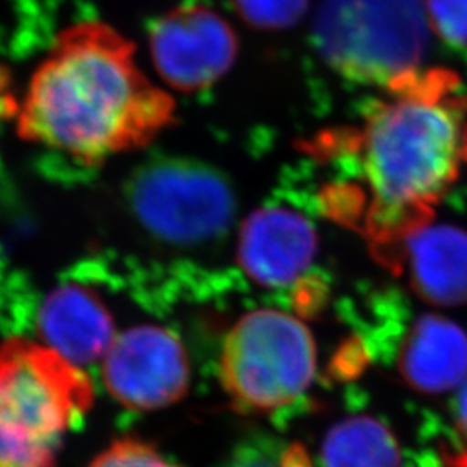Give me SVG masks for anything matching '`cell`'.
Segmentation results:
<instances>
[{
    "label": "cell",
    "mask_w": 467,
    "mask_h": 467,
    "mask_svg": "<svg viewBox=\"0 0 467 467\" xmlns=\"http://www.w3.org/2000/svg\"><path fill=\"white\" fill-rule=\"evenodd\" d=\"M177 104L111 25L78 21L56 35L17 106V134L84 163L140 150L175 121Z\"/></svg>",
    "instance_id": "cell-1"
},
{
    "label": "cell",
    "mask_w": 467,
    "mask_h": 467,
    "mask_svg": "<svg viewBox=\"0 0 467 467\" xmlns=\"http://www.w3.org/2000/svg\"><path fill=\"white\" fill-rule=\"evenodd\" d=\"M357 161L376 241L401 243L430 222L467 163V106L451 80L414 75L391 87L357 135Z\"/></svg>",
    "instance_id": "cell-2"
},
{
    "label": "cell",
    "mask_w": 467,
    "mask_h": 467,
    "mask_svg": "<svg viewBox=\"0 0 467 467\" xmlns=\"http://www.w3.org/2000/svg\"><path fill=\"white\" fill-rule=\"evenodd\" d=\"M94 403L88 376L23 337L0 347V467H57L69 428Z\"/></svg>",
    "instance_id": "cell-3"
},
{
    "label": "cell",
    "mask_w": 467,
    "mask_h": 467,
    "mask_svg": "<svg viewBox=\"0 0 467 467\" xmlns=\"http://www.w3.org/2000/svg\"><path fill=\"white\" fill-rule=\"evenodd\" d=\"M428 30L424 0H324L316 36L341 75L391 88L418 75Z\"/></svg>",
    "instance_id": "cell-4"
},
{
    "label": "cell",
    "mask_w": 467,
    "mask_h": 467,
    "mask_svg": "<svg viewBox=\"0 0 467 467\" xmlns=\"http://www.w3.org/2000/svg\"><path fill=\"white\" fill-rule=\"evenodd\" d=\"M316 368V339L306 324L289 312L260 308L227 334L218 370L237 410L268 414L298 400Z\"/></svg>",
    "instance_id": "cell-5"
},
{
    "label": "cell",
    "mask_w": 467,
    "mask_h": 467,
    "mask_svg": "<svg viewBox=\"0 0 467 467\" xmlns=\"http://www.w3.org/2000/svg\"><path fill=\"white\" fill-rule=\"evenodd\" d=\"M135 215L173 244H198L223 233L234 217L231 187L194 163H160L142 171L132 189Z\"/></svg>",
    "instance_id": "cell-6"
},
{
    "label": "cell",
    "mask_w": 467,
    "mask_h": 467,
    "mask_svg": "<svg viewBox=\"0 0 467 467\" xmlns=\"http://www.w3.org/2000/svg\"><path fill=\"white\" fill-rule=\"evenodd\" d=\"M239 52L229 21L204 4H184L150 32V61L168 88L192 94L210 88L234 67Z\"/></svg>",
    "instance_id": "cell-7"
},
{
    "label": "cell",
    "mask_w": 467,
    "mask_h": 467,
    "mask_svg": "<svg viewBox=\"0 0 467 467\" xmlns=\"http://www.w3.org/2000/svg\"><path fill=\"white\" fill-rule=\"evenodd\" d=\"M102 376L111 397L123 407L158 410L184 399L191 368L177 334L158 326H139L113 341Z\"/></svg>",
    "instance_id": "cell-8"
},
{
    "label": "cell",
    "mask_w": 467,
    "mask_h": 467,
    "mask_svg": "<svg viewBox=\"0 0 467 467\" xmlns=\"http://www.w3.org/2000/svg\"><path fill=\"white\" fill-rule=\"evenodd\" d=\"M317 248V233L308 218L293 208L265 206L243 223L237 262L251 281L283 289L308 272Z\"/></svg>",
    "instance_id": "cell-9"
},
{
    "label": "cell",
    "mask_w": 467,
    "mask_h": 467,
    "mask_svg": "<svg viewBox=\"0 0 467 467\" xmlns=\"http://www.w3.org/2000/svg\"><path fill=\"white\" fill-rule=\"evenodd\" d=\"M36 326L49 348L73 366L98 360L117 339L109 310L96 293L77 284L49 293L38 310Z\"/></svg>",
    "instance_id": "cell-10"
},
{
    "label": "cell",
    "mask_w": 467,
    "mask_h": 467,
    "mask_svg": "<svg viewBox=\"0 0 467 467\" xmlns=\"http://www.w3.org/2000/svg\"><path fill=\"white\" fill-rule=\"evenodd\" d=\"M401 264L412 289L438 306L467 303V233L426 222L401 239Z\"/></svg>",
    "instance_id": "cell-11"
},
{
    "label": "cell",
    "mask_w": 467,
    "mask_h": 467,
    "mask_svg": "<svg viewBox=\"0 0 467 467\" xmlns=\"http://www.w3.org/2000/svg\"><path fill=\"white\" fill-rule=\"evenodd\" d=\"M405 383L426 395H441L467 379V334L440 316L419 318L405 336L399 353Z\"/></svg>",
    "instance_id": "cell-12"
},
{
    "label": "cell",
    "mask_w": 467,
    "mask_h": 467,
    "mask_svg": "<svg viewBox=\"0 0 467 467\" xmlns=\"http://www.w3.org/2000/svg\"><path fill=\"white\" fill-rule=\"evenodd\" d=\"M400 459L395 434L368 416L339 420L320 447L322 467H400Z\"/></svg>",
    "instance_id": "cell-13"
},
{
    "label": "cell",
    "mask_w": 467,
    "mask_h": 467,
    "mask_svg": "<svg viewBox=\"0 0 467 467\" xmlns=\"http://www.w3.org/2000/svg\"><path fill=\"white\" fill-rule=\"evenodd\" d=\"M222 467H312V462L300 445L283 447L258 438L239 445Z\"/></svg>",
    "instance_id": "cell-14"
},
{
    "label": "cell",
    "mask_w": 467,
    "mask_h": 467,
    "mask_svg": "<svg viewBox=\"0 0 467 467\" xmlns=\"http://www.w3.org/2000/svg\"><path fill=\"white\" fill-rule=\"evenodd\" d=\"M231 4L251 26L283 30L300 21L310 0H231Z\"/></svg>",
    "instance_id": "cell-15"
},
{
    "label": "cell",
    "mask_w": 467,
    "mask_h": 467,
    "mask_svg": "<svg viewBox=\"0 0 467 467\" xmlns=\"http://www.w3.org/2000/svg\"><path fill=\"white\" fill-rule=\"evenodd\" d=\"M430 28L451 46L467 47V0H424Z\"/></svg>",
    "instance_id": "cell-16"
},
{
    "label": "cell",
    "mask_w": 467,
    "mask_h": 467,
    "mask_svg": "<svg viewBox=\"0 0 467 467\" xmlns=\"http://www.w3.org/2000/svg\"><path fill=\"white\" fill-rule=\"evenodd\" d=\"M88 467H177L170 464L150 445L125 438L100 453Z\"/></svg>",
    "instance_id": "cell-17"
},
{
    "label": "cell",
    "mask_w": 467,
    "mask_h": 467,
    "mask_svg": "<svg viewBox=\"0 0 467 467\" xmlns=\"http://www.w3.org/2000/svg\"><path fill=\"white\" fill-rule=\"evenodd\" d=\"M455 420L459 430L467 438V379L466 383L459 388L457 400H455Z\"/></svg>",
    "instance_id": "cell-18"
}]
</instances>
